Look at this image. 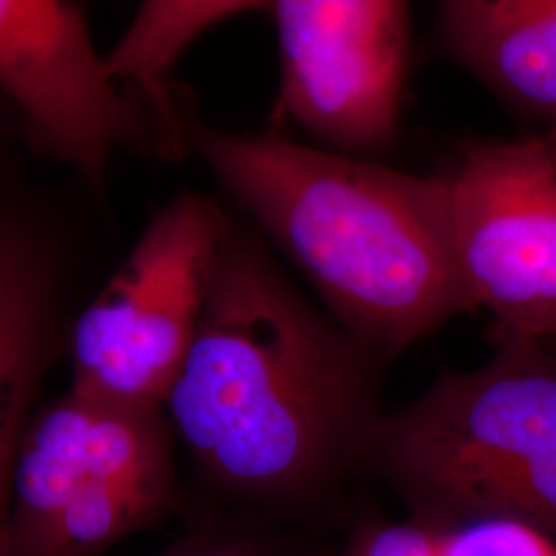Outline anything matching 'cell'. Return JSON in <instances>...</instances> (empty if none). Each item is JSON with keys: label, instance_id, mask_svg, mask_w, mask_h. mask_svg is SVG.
<instances>
[{"label": "cell", "instance_id": "3", "mask_svg": "<svg viewBox=\"0 0 556 556\" xmlns=\"http://www.w3.org/2000/svg\"><path fill=\"white\" fill-rule=\"evenodd\" d=\"M480 367L441 374L379 420L367 470L439 528L507 517L556 538V355L489 334Z\"/></svg>", "mask_w": 556, "mask_h": 556}, {"label": "cell", "instance_id": "9", "mask_svg": "<svg viewBox=\"0 0 556 556\" xmlns=\"http://www.w3.org/2000/svg\"><path fill=\"white\" fill-rule=\"evenodd\" d=\"M452 60L542 130H556V0H438Z\"/></svg>", "mask_w": 556, "mask_h": 556}, {"label": "cell", "instance_id": "4", "mask_svg": "<svg viewBox=\"0 0 556 556\" xmlns=\"http://www.w3.org/2000/svg\"><path fill=\"white\" fill-rule=\"evenodd\" d=\"M163 404L71 388L31 415L13 457L11 556H103L178 505Z\"/></svg>", "mask_w": 556, "mask_h": 556}, {"label": "cell", "instance_id": "2", "mask_svg": "<svg viewBox=\"0 0 556 556\" xmlns=\"http://www.w3.org/2000/svg\"><path fill=\"white\" fill-rule=\"evenodd\" d=\"M186 147L307 277L326 314L388 361L475 314L443 174L194 119Z\"/></svg>", "mask_w": 556, "mask_h": 556}, {"label": "cell", "instance_id": "10", "mask_svg": "<svg viewBox=\"0 0 556 556\" xmlns=\"http://www.w3.org/2000/svg\"><path fill=\"white\" fill-rule=\"evenodd\" d=\"M266 4L268 0H139L132 20L105 52L108 66L132 91L172 96L167 77L204 34Z\"/></svg>", "mask_w": 556, "mask_h": 556}, {"label": "cell", "instance_id": "5", "mask_svg": "<svg viewBox=\"0 0 556 556\" xmlns=\"http://www.w3.org/2000/svg\"><path fill=\"white\" fill-rule=\"evenodd\" d=\"M0 93L31 147L96 190L119 151L188 155L190 118L174 96H147L114 79L80 0H0Z\"/></svg>", "mask_w": 556, "mask_h": 556}, {"label": "cell", "instance_id": "14", "mask_svg": "<svg viewBox=\"0 0 556 556\" xmlns=\"http://www.w3.org/2000/svg\"><path fill=\"white\" fill-rule=\"evenodd\" d=\"M21 439V438H20ZM20 441L0 443V556H11L9 511H11V468Z\"/></svg>", "mask_w": 556, "mask_h": 556}, {"label": "cell", "instance_id": "15", "mask_svg": "<svg viewBox=\"0 0 556 556\" xmlns=\"http://www.w3.org/2000/svg\"><path fill=\"white\" fill-rule=\"evenodd\" d=\"M546 346H548V349H551V351H553V353L556 355V334L555 337L548 338V340H546Z\"/></svg>", "mask_w": 556, "mask_h": 556}, {"label": "cell", "instance_id": "8", "mask_svg": "<svg viewBox=\"0 0 556 556\" xmlns=\"http://www.w3.org/2000/svg\"><path fill=\"white\" fill-rule=\"evenodd\" d=\"M277 114L316 147L378 160L394 142L408 71V0H268Z\"/></svg>", "mask_w": 556, "mask_h": 556}, {"label": "cell", "instance_id": "12", "mask_svg": "<svg viewBox=\"0 0 556 556\" xmlns=\"http://www.w3.org/2000/svg\"><path fill=\"white\" fill-rule=\"evenodd\" d=\"M160 556H295L278 538L245 521H208Z\"/></svg>", "mask_w": 556, "mask_h": 556}, {"label": "cell", "instance_id": "1", "mask_svg": "<svg viewBox=\"0 0 556 556\" xmlns=\"http://www.w3.org/2000/svg\"><path fill=\"white\" fill-rule=\"evenodd\" d=\"M388 358L299 293L229 215L194 342L165 413L223 497L298 511L367 470Z\"/></svg>", "mask_w": 556, "mask_h": 556}, {"label": "cell", "instance_id": "7", "mask_svg": "<svg viewBox=\"0 0 556 556\" xmlns=\"http://www.w3.org/2000/svg\"><path fill=\"white\" fill-rule=\"evenodd\" d=\"M457 264L491 334H556V130L478 140L443 174Z\"/></svg>", "mask_w": 556, "mask_h": 556}, {"label": "cell", "instance_id": "6", "mask_svg": "<svg viewBox=\"0 0 556 556\" xmlns=\"http://www.w3.org/2000/svg\"><path fill=\"white\" fill-rule=\"evenodd\" d=\"M227 220L200 194L161 208L71 326V388L165 404L197 337Z\"/></svg>", "mask_w": 556, "mask_h": 556}, {"label": "cell", "instance_id": "13", "mask_svg": "<svg viewBox=\"0 0 556 556\" xmlns=\"http://www.w3.org/2000/svg\"><path fill=\"white\" fill-rule=\"evenodd\" d=\"M441 528L422 519L363 523L338 556H438Z\"/></svg>", "mask_w": 556, "mask_h": 556}, {"label": "cell", "instance_id": "11", "mask_svg": "<svg viewBox=\"0 0 556 556\" xmlns=\"http://www.w3.org/2000/svg\"><path fill=\"white\" fill-rule=\"evenodd\" d=\"M438 556H556V538L507 517H480L441 528Z\"/></svg>", "mask_w": 556, "mask_h": 556}]
</instances>
